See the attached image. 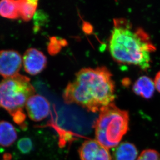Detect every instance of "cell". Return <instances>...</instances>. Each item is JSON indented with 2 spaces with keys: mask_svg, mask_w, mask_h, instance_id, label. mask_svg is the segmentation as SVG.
Returning <instances> with one entry per match:
<instances>
[{
  "mask_svg": "<svg viewBox=\"0 0 160 160\" xmlns=\"http://www.w3.org/2000/svg\"><path fill=\"white\" fill-rule=\"evenodd\" d=\"M155 88L154 81L148 76H142L135 82L133 90L137 95L148 99L152 97Z\"/></svg>",
  "mask_w": 160,
  "mask_h": 160,
  "instance_id": "9c48e42d",
  "label": "cell"
},
{
  "mask_svg": "<svg viewBox=\"0 0 160 160\" xmlns=\"http://www.w3.org/2000/svg\"><path fill=\"white\" fill-rule=\"evenodd\" d=\"M35 90L30 79L17 74L4 78L0 82V108L7 110L16 123L26 128V115L23 108Z\"/></svg>",
  "mask_w": 160,
  "mask_h": 160,
  "instance_id": "3957f363",
  "label": "cell"
},
{
  "mask_svg": "<svg viewBox=\"0 0 160 160\" xmlns=\"http://www.w3.org/2000/svg\"><path fill=\"white\" fill-rule=\"evenodd\" d=\"M33 145L30 138H22L17 142V148L23 154H27L33 150Z\"/></svg>",
  "mask_w": 160,
  "mask_h": 160,
  "instance_id": "5bb4252c",
  "label": "cell"
},
{
  "mask_svg": "<svg viewBox=\"0 0 160 160\" xmlns=\"http://www.w3.org/2000/svg\"><path fill=\"white\" fill-rule=\"evenodd\" d=\"M38 6L36 0H19L20 17L25 21H29L35 14Z\"/></svg>",
  "mask_w": 160,
  "mask_h": 160,
  "instance_id": "4fadbf2b",
  "label": "cell"
},
{
  "mask_svg": "<svg viewBox=\"0 0 160 160\" xmlns=\"http://www.w3.org/2000/svg\"><path fill=\"white\" fill-rule=\"evenodd\" d=\"M22 63V58L17 51L0 50V75L4 78L19 74Z\"/></svg>",
  "mask_w": 160,
  "mask_h": 160,
  "instance_id": "5b68a950",
  "label": "cell"
},
{
  "mask_svg": "<svg viewBox=\"0 0 160 160\" xmlns=\"http://www.w3.org/2000/svg\"><path fill=\"white\" fill-rule=\"evenodd\" d=\"M112 76L105 67L82 68L67 85L63 93L64 101L93 112L100 111L115 100V82Z\"/></svg>",
  "mask_w": 160,
  "mask_h": 160,
  "instance_id": "6da1fadb",
  "label": "cell"
},
{
  "mask_svg": "<svg viewBox=\"0 0 160 160\" xmlns=\"http://www.w3.org/2000/svg\"><path fill=\"white\" fill-rule=\"evenodd\" d=\"M112 156L113 160H135L138 150L133 143L122 142L113 150Z\"/></svg>",
  "mask_w": 160,
  "mask_h": 160,
  "instance_id": "30bf717a",
  "label": "cell"
},
{
  "mask_svg": "<svg viewBox=\"0 0 160 160\" xmlns=\"http://www.w3.org/2000/svg\"><path fill=\"white\" fill-rule=\"evenodd\" d=\"M154 82L156 89L160 92V71L156 75L154 78Z\"/></svg>",
  "mask_w": 160,
  "mask_h": 160,
  "instance_id": "2e32d148",
  "label": "cell"
},
{
  "mask_svg": "<svg viewBox=\"0 0 160 160\" xmlns=\"http://www.w3.org/2000/svg\"><path fill=\"white\" fill-rule=\"evenodd\" d=\"M137 160H160V153L155 150H145Z\"/></svg>",
  "mask_w": 160,
  "mask_h": 160,
  "instance_id": "9a60e30c",
  "label": "cell"
},
{
  "mask_svg": "<svg viewBox=\"0 0 160 160\" xmlns=\"http://www.w3.org/2000/svg\"><path fill=\"white\" fill-rule=\"evenodd\" d=\"M128 112L111 103L100 110L95 123L96 140L107 149L117 146L128 131Z\"/></svg>",
  "mask_w": 160,
  "mask_h": 160,
  "instance_id": "277c9868",
  "label": "cell"
},
{
  "mask_svg": "<svg viewBox=\"0 0 160 160\" xmlns=\"http://www.w3.org/2000/svg\"><path fill=\"white\" fill-rule=\"evenodd\" d=\"M81 160H111L108 150L102 146L97 140L85 141L79 149Z\"/></svg>",
  "mask_w": 160,
  "mask_h": 160,
  "instance_id": "ba28073f",
  "label": "cell"
},
{
  "mask_svg": "<svg viewBox=\"0 0 160 160\" xmlns=\"http://www.w3.org/2000/svg\"><path fill=\"white\" fill-rule=\"evenodd\" d=\"M22 62L26 72L31 75H36L45 68L47 59L42 52L32 48L25 52L23 57Z\"/></svg>",
  "mask_w": 160,
  "mask_h": 160,
  "instance_id": "52a82bcc",
  "label": "cell"
},
{
  "mask_svg": "<svg viewBox=\"0 0 160 160\" xmlns=\"http://www.w3.org/2000/svg\"><path fill=\"white\" fill-rule=\"evenodd\" d=\"M0 16L4 18L16 19L20 17L19 0H2L0 1Z\"/></svg>",
  "mask_w": 160,
  "mask_h": 160,
  "instance_id": "7c38bea8",
  "label": "cell"
},
{
  "mask_svg": "<svg viewBox=\"0 0 160 160\" xmlns=\"http://www.w3.org/2000/svg\"><path fill=\"white\" fill-rule=\"evenodd\" d=\"M156 50L149 35L143 29L134 27L124 18L114 19L109 50L116 61L147 70L150 67L151 53Z\"/></svg>",
  "mask_w": 160,
  "mask_h": 160,
  "instance_id": "7a4b0ae2",
  "label": "cell"
},
{
  "mask_svg": "<svg viewBox=\"0 0 160 160\" xmlns=\"http://www.w3.org/2000/svg\"><path fill=\"white\" fill-rule=\"evenodd\" d=\"M17 138V133L14 125L8 121H0V145L8 147L12 145Z\"/></svg>",
  "mask_w": 160,
  "mask_h": 160,
  "instance_id": "8fae6325",
  "label": "cell"
},
{
  "mask_svg": "<svg viewBox=\"0 0 160 160\" xmlns=\"http://www.w3.org/2000/svg\"><path fill=\"white\" fill-rule=\"evenodd\" d=\"M28 115L33 121H42L48 116L50 104L47 98L42 95L34 94L28 99L26 104Z\"/></svg>",
  "mask_w": 160,
  "mask_h": 160,
  "instance_id": "8992f818",
  "label": "cell"
}]
</instances>
